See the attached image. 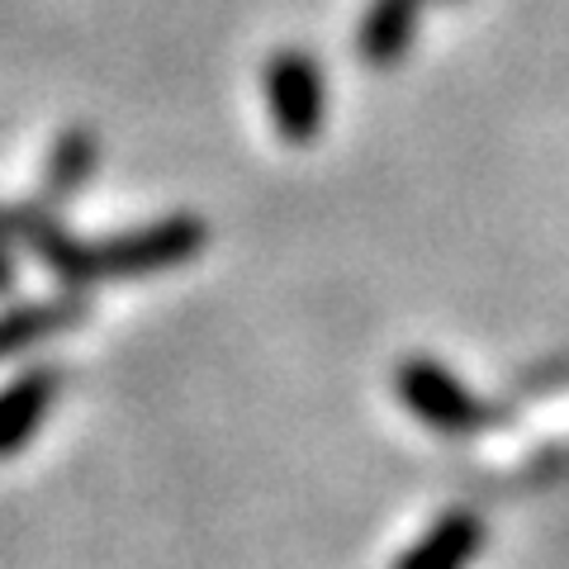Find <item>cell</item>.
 <instances>
[{"label":"cell","mask_w":569,"mask_h":569,"mask_svg":"<svg viewBox=\"0 0 569 569\" xmlns=\"http://www.w3.org/2000/svg\"><path fill=\"white\" fill-rule=\"evenodd\" d=\"M100 167V138L96 129H86V123H71V129L58 133V142H52L48 152V167H43V204H67L77 200V194L86 190V181L96 176Z\"/></svg>","instance_id":"obj_6"},{"label":"cell","mask_w":569,"mask_h":569,"mask_svg":"<svg viewBox=\"0 0 569 569\" xmlns=\"http://www.w3.org/2000/svg\"><path fill=\"white\" fill-rule=\"evenodd\" d=\"M475 546V522L470 518H451L437 527V537L427 541L413 560H408V569H456L460 560H466V550Z\"/></svg>","instance_id":"obj_8"},{"label":"cell","mask_w":569,"mask_h":569,"mask_svg":"<svg viewBox=\"0 0 569 569\" xmlns=\"http://www.w3.org/2000/svg\"><path fill=\"white\" fill-rule=\"evenodd\" d=\"M86 290H67V295H52V299H24L0 313V361L10 356H24L33 347L52 342V337L71 332L77 323H86Z\"/></svg>","instance_id":"obj_5"},{"label":"cell","mask_w":569,"mask_h":569,"mask_svg":"<svg viewBox=\"0 0 569 569\" xmlns=\"http://www.w3.org/2000/svg\"><path fill=\"white\" fill-rule=\"evenodd\" d=\"M399 395L427 427H437V432H475V427L485 422L479 403L460 389V380H451V370H441L437 361H422V356L418 361H403Z\"/></svg>","instance_id":"obj_3"},{"label":"cell","mask_w":569,"mask_h":569,"mask_svg":"<svg viewBox=\"0 0 569 569\" xmlns=\"http://www.w3.org/2000/svg\"><path fill=\"white\" fill-rule=\"evenodd\" d=\"M427 0H370L361 14V33H356V48L370 67H395L408 43H413V29L422 20Z\"/></svg>","instance_id":"obj_7"},{"label":"cell","mask_w":569,"mask_h":569,"mask_svg":"<svg viewBox=\"0 0 569 569\" xmlns=\"http://www.w3.org/2000/svg\"><path fill=\"white\" fill-rule=\"evenodd\" d=\"M266 100H271L276 133L284 142H313L323 129V71L309 52L280 48L266 62Z\"/></svg>","instance_id":"obj_2"},{"label":"cell","mask_w":569,"mask_h":569,"mask_svg":"<svg viewBox=\"0 0 569 569\" xmlns=\"http://www.w3.org/2000/svg\"><path fill=\"white\" fill-rule=\"evenodd\" d=\"M209 228L194 213H171L157 223H138L119 238L91 242V284L100 280H142V276H167L204 252Z\"/></svg>","instance_id":"obj_1"},{"label":"cell","mask_w":569,"mask_h":569,"mask_svg":"<svg viewBox=\"0 0 569 569\" xmlns=\"http://www.w3.org/2000/svg\"><path fill=\"white\" fill-rule=\"evenodd\" d=\"M20 238H14V228L6 219V209H0V295L14 290V280H20Z\"/></svg>","instance_id":"obj_9"},{"label":"cell","mask_w":569,"mask_h":569,"mask_svg":"<svg viewBox=\"0 0 569 569\" xmlns=\"http://www.w3.org/2000/svg\"><path fill=\"white\" fill-rule=\"evenodd\" d=\"M58 395H62L58 366H33L20 380H10L0 389V460H10L20 447H29L33 432L48 422Z\"/></svg>","instance_id":"obj_4"}]
</instances>
